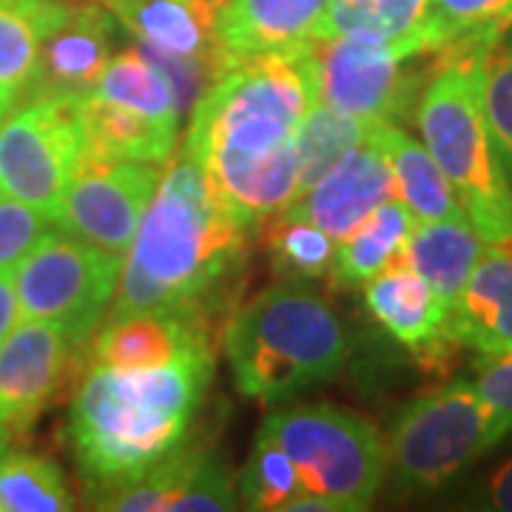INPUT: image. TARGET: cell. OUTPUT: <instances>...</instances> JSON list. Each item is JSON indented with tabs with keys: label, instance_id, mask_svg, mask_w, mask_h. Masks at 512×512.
<instances>
[{
	"label": "cell",
	"instance_id": "e575fe53",
	"mask_svg": "<svg viewBox=\"0 0 512 512\" xmlns=\"http://www.w3.org/2000/svg\"><path fill=\"white\" fill-rule=\"evenodd\" d=\"M52 222L32 205L0 194V274L15 271L20 259L35 248V242Z\"/></svg>",
	"mask_w": 512,
	"mask_h": 512
},
{
	"label": "cell",
	"instance_id": "7402d4cb",
	"mask_svg": "<svg viewBox=\"0 0 512 512\" xmlns=\"http://www.w3.org/2000/svg\"><path fill=\"white\" fill-rule=\"evenodd\" d=\"M481 245L484 239L478 237V231L467 217L416 222L399 259L407 268H413L453 311L476 268L478 256L484 251Z\"/></svg>",
	"mask_w": 512,
	"mask_h": 512
},
{
	"label": "cell",
	"instance_id": "f1b7e54d",
	"mask_svg": "<svg viewBox=\"0 0 512 512\" xmlns=\"http://www.w3.org/2000/svg\"><path fill=\"white\" fill-rule=\"evenodd\" d=\"M265 248L279 279L305 285L322 279L333 268L336 239L325 234L319 225L291 211H276L265 225Z\"/></svg>",
	"mask_w": 512,
	"mask_h": 512
},
{
	"label": "cell",
	"instance_id": "e0dca14e",
	"mask_svg": "<svg viewBox=\"0 0 512 512\" xmlns=\"http://www.w3.org/2000/svg\"><path fill=\"white\" fill-rule=\"evenodd\" d=\"M328 0H228L220 43L228 63L305 49L319 37Z\"/></svg>",
	"mask_w": 512,
	"mask_h": 512
},
{
	"label": "cell",
	"instance_id": "7a4b0ae2",
	"mask_svg": "<svg viewBox=\"0 0 512 512\" xmlns=\"http://www.w3.org/2000/svg\"><path fill=\"white\" fill-rule=\"evenodd\" d=\"M245 225L217 200L191 151L168 163L123 259L111 316L183 311L200 316L242 256Z\"/></svg>",
	"mask_w": 512,
	"mask_h": 512
},
{
	"label": "cell",
	"instance_id": "d590c367",
	"mask_svg": "<svg viewBox=\"0 0 512 512\" xmlns=\"http://www.w3.org/2000/svg\"><path fill=\"white\" fill-rule=\"evenodd\" d=\"M476 390L512 424V348L476 362Z\"/></svg>",
	"mask_w": 512,
	"mask_h": 512
},
{
	"label": "cell",
	"instance_id": "484cf974",
	"mask_svg": "<svg viewBox=\"0 0 512 512\" xmlns=\"http://www.w3.org/2000/svg\"><path fill=\"white\" fill-rule=\"evenodd\" d=\"M92 97L126 106L151 120H160L165 126L180 128L183 120L171 80L140 46H126L111 55L103 74L94 83Z\"/></svg>",
	"mask_w": 512,
	"mask_h": 512
},
{
	"label": "cell",
	"instance_id": "44dd1931",
	"mask_svg": "<svg viewBox=\"0 0 512 512\" xmlns=\"http://www.w3.org/2000/svg\"><path fill=\"white\" fill-rule=\"evenodd\" d=\"M373 137L390 163L396 197L410 208L416 222L467 217L453 185L444 177L427 146L416 143L399 123L387 120H373Z\"/></svg>",
	"mask_w": 512,
	"mask_h": 512
},
{
	"label": "cell",
	"instance_id": "74e56055",
	"mask_svg": "<svg viewBox=\"0 0 512 512\" xmlns=\"http://www.w3.org/2000/svg\"><path fill=\"white\" fill-rule=\"evenodd\" d=\"M484 507L501 512H512V458L504 461L490 478L487 493H484Z\"/></svg>",
	"mask_w": 512,
	"mask_h": 512
},
{
	"label": "cell",
	"instance_id": "4fadbf2b",
	"mask_svg": "<svg viewBox=\"0 0 512 512\" xmlns=\"http://www.w3.org/2000/svg\"><path fill=\"white\" fill-rule=\"evenodd\" d=\"M390 197H396L393 171L382 146L373 137L370 123L365 140L350 148L339 163L325 171L319 183H313L285 211L311 220L339 242Z\"/></svg>",
	"mask_w": 512,
	"mask_h": 512
},
{
	"label": "cell",
	"instance_id": "ffe728a7",
	"mask_svg": "<svg viewBox=\"0 0 512 512\" xmlns=\"http://www.w3.org/2000/svg\"><path fill=\"white\" fill-rule=\"evenodd\" d=\"M83 128H86V148L83 157L94 160H137V163L165 165L177 148L180 128L165 126L146 114L117 106L100 97H80Z\"/></svg>",
	"mask_w": 512,
	"mask_h": 512
},
{
	"label": "cell",
	"instance_id": "ac0fdd59",
	"mask_svg": "<svg viewBox=\"0 0 512 512\" xmlns=\"http://www.w3.org/2000/svg\"><path fill=\"white\" fill-rule=\"evenodd\" d=\"M447 333L478 356L512 348V237L481 251L450 311Z\"/></svg>",
	"mask_w": 512,
	"mask_h": 512
},
{
	"label": "cell",
	"instance_id": "603a6c76",
	"mask_svg": "<svg viewBox=\"0 0 512 512\" xmlns=\"http://www.w3.org/2000/svg\"><path fill=\"white\" fill-rule=\"evenodd\" d=\"M416 228V217L399 197L384 200L359 222L348 237L336 242L333 256V282L339 288H356L384 271L402 254L407 239Z\"/></svg>",
	"mask_w": 512,
	"mask_h": 512
},
{
	"label": "cell",
	"instance_id": "d6a6232c",
	"mask_svg": "<svg viewBox=\"0 0 512 512\" xmlns=\"http://www.w3.org/2000/svg\"><path fill=\"white\" fill-rule=\"evenodd\" d=\"M481 100L498 163L512 185V26L484 52Z\"/></svg>",
	"mask_w": 512,
	"mask_h": 512
},
{
	"label": "cell",
	"instance_id": "2e32d148",
	"mask_svg": "<svg viewBox=\"0 0 512 512\" xmlns=\"http://www.w3.org/2000/svg\"><path fill=\"white\" fill-rule=\"evenodd\" d=\"M365 305L396 342L424 353L427 359H439L447 348L458 345L447 333L450 308L399 256L373 279H367Z\"/></svg>",
	"mask_w": 512,
	"mask_h": 512
},
{
	"label": "cell",
	"instance_id": "8992f818",
	"mask_svg": "<svg viewBox=\"0 0 512 512\" xmlns=\"http://www.w3.org/2000/svg\"><path fill=\"white\" fill-rule=\"evenodd\" d=\"M296 467L302 495L288 510L362 512L387 481V444L365 419L336 404H296L262 421Z\"/></svg>",
	"mask_w": 512,
	"mask_h": 512
},
{
	"label": "cell",
	"instance_id": "8d00e7d4",
	"mask_svg": "<svg viewBox=\"0 0 512 512\" xmlns=\"http://www.w3.org/2000/svg\"><path fill=\"white\" fill-rule=\"evenodd\" d=\"M20 322L18 291H15V271L0 274V345Z\"/></svg>",
	"mask_w": 512,
	"mask_h": 512
},
{
	"label": "cell",
	"instance_id": "8fae6325",
	"mask_svg": "<svg viewBox=\"0 0 512 512\" xmlns=\"http://www.w3.org/2000/svg\"><path fill=\"white\" fill-rule=\"evenodd\" d=\"M163 168L83 157L57 208L55 228L126 259Z\"/></svg>",
	"mask_w": 512,
	"mask_h": 512
},
{
	"label": "cell",
	"instance_id": "f546056e",
	"mask_svg": "<svg viewBox=\"0 0 512 512\" xmlns=\"http://www.w3.org/2000/svg\"><path fill=\"white\" fill-rule=\"evenodd\" d=\"M208 447L194 439H185L180 447H174L168 456L154 461L146 473L128 481L123 487L97 498L100 510H120V512H157L168 510L171 501L180 495L191 473L197 470L202 456Z\"/></svg>",
	"mask_w": 512,
	"mask_h": 512
},
{
	"label": "cell",
	"instance_id": "277c9868",
	"mask_svg": "<svg viewBox=\"0 0 512 512\" xmlns=\"http://www.w3.org/2000/svg\"><path fill=\"white\" fill-rule=\"evenodd\" d=\"M222 350L242 396L279 404L336 379L350 333L319 293L282 282L234 313Z\"/></svg>",
	"mask_w": 512,
	"mask_h": 512
},
{
	"label": "cell",
	"instance_id": "836d02e7",
	"mask_svg": "<svg viewBox=\"0 0 512 512\" xmlns=\"http://www.w3.org/2000/svg\"><path fill=\"white\" fill-rule=\"evenodd\" d=\"M239 507V490L228 467L214 453H205L180 495L171 501V512H228Z\"/></svg>",
	"mask_w": 512,
	"mask_h": 512
},
{
	"label": "cell",
	"instance_id": "4316f807",
	"mask_svg": "<svg viewBox=\"0 0 512 512\" xmlns=\"http://www.w3.org/2000/svg\"><path fill=\"white\" fill-rule=\"evenodd\" d=\"M512 26V0H430L421 26L427 55L444 49H487Z\"/></svg>",
	"mask_w": 512,
	"mask_h": 512
},
{
	"label": "cell",
	"instance_id": "3957f363",
	"mask_svg": "<svg viewBox=\"0 0 512 512\" xmlns=\"http://www.w3.org/2000/svg\"><path fill=\"white\" fill-rule=\"evenodd\" d=\"M211 373V348L140 370L94 365L66 421L74 461L94 490L111 493L180 447Z\"/></svg>",
	"mask_w": 512,
	"mask_h": 512
},
{
	"label": "cell",
	"instance_id": "d4e9b609",
	"mask_svg": "<svg viewBox=\"0 0 512 512\" xmlns=\"http://www.w3.org/2000/svg\"><path fill=\"white\" fill-rule=\"evenodd\" d=\"M427 9L430 0H328L319 37H356L427 55L421 49Z\"/></svg>",
	"mask_w": 512,
	"mask_h": 512
},
{
	"label": "cell",
	"instance_id": "ab89813d",
	"mask_svg": "<svg viewBox=\"0 0 512 512\" xmlns=\"http://www.w3.org/2000/svg\"><path fill=\"white\" fill-rule=\"evenodd\" d=\"M6 424H3V419H0V458H3V453H6Z\"/></svg>",
	"mask_w": 512,
	"mask_h": 512
},
{
	"label": "cell",
	"instance_id": "cb8c5ba5",
	"mask_svg": "<svg viewBox=\"0 0 512 512\" xmlns=\"http://www.w3.org/2000/svg\"><path fill=\"white\" fill-rule=\"evenodd\" d=\"M74 0H0V89L18 103L29 92L40 49Z\"/></svg>",
	"mask_w": 512,
	"mask_h": 512
},
{
	"label": "cell",
	"instance_id": "9c48e42d",
	"mask_svg": "<svg viewBox=\"0 0 512 512\" xmlns=\"http://www.w3.org/2000/svg\"><path fill=\"white\" fill-rule=\"evenodd\" d=\"M123 259L49 228L15 268L20 319H37L86 342L114 299Z\"/></svg>",
	"mask_w": 512,
	"mask_h": 512
},
{
	"label": "cell",
	"instance_id": "ba28073f",
	"mask_svg": "<svg viewBox=\"0 0 512 512\" xmlns=\"http://www.w3.org/2000/svg\"><path fill=\"white\" fill-rule=\"evenodd\" d=\"M86 128L74 97H20L0 123V194L32 205L55 225L83 160Z\"/></svg>",
	"mask_w": 512,
	"mask_h": 512
},
{
	"label": "cell",
	"instance_id": "7c38bea8",
	"mask_svg": "<svg viewBox=\"0 0 512 512\" xmlns=\"http://www.w3.org/2000/svg\"><path fill=\"white\" fill-rule=\"evenodd\" d=\"M77 345L66 330L20 319L0 345V419L6 430H29L57 396Z\"/></svg>",
	"mask_w": 512,
	"mask_h": 512
},
{
	"label": "cell",
	"instance_id": "83f0119b",
	"mask_svg": "<svg viewBox=\"0 0 512 512\" xmlns=\"http://www.w3.org/2000/svg\"><path fill=\"white\" fill-rule=\"evenodd\" d=\"M370 123L373 120H359L316 97L296 134V157H299V194L296 197H302L313 183L325 177L328 168H333L348 154L350 148L362 143Z\"/></svg>",
	"mask_w": 512,
	"mask_h": 512
},
{
	"label": "cell",
	"instance_id": "5b68a950",
	"mask_svg": "<svg viewBox=\"0 0 512 512\" xmlns=\"http://www.w3.org/2000/svg\"><path fill=\"white\" fill-rule=\"evenodd\" d=\"M487 49L433 52V74L421 92L416 123L467 220L484 245H493L512 237V185L484 117L481 60Z\"/></svg>",
	"mask_w": 512,
	"mask_h": 512
},
{
	"label": "cell",
	"instance_id": "d6986e66",
	"mask_svg": "<svg viewBox=\"0 0 512 512\" xmlns=\"http://www.w3.org/2000/svg\"><path fill=\"white\" fill-rule=\"evenodd\" d=\"M211 348L197 313L157 311L111 316L94 336V365L114 370H140L174 362L185 353Z\"/></svg>",
	"mask_w": 512,
	"mask_h": 512
},
{
	"label": "cell",
	"instance_id": "f35d334b",
	"mask_svg": "<svg viewBox=\"0 0 512 512\" xmlns=\"http://www.w3.org/2000/svg\"><path fill=\"white\" fill-rule=\"evenodd\" d=\"M12 106H15V97L0 89V123H3V117L9 114V109H12Z\"/></svg>",
	"mask_w": 512,
	"mask_h": 512
},
{
	"label": "cell",
	"instance_id": "6da1fadb",
	"mask_svg": "<svg viewBox=\"0 0 512 512\" xmlns=\"http://www.w3.org/2000/svg\"><path fill=\"white\" fill-rule=\"evenodd\" d=\"M319 97L311 43L231 63L191 111L185 151L202 165L225 211L245 228L299 194L296 134Z\"/></svg>",
	"mask_w": 512,
	"mask_h": 512
},
{
	"label": "cell",
	"instance_id": "30bf717a",
	"mask_svg": "<svg viewBox=\"0 0 512 512\" xmlns=\"http://www.w3.org/2000/svg\"><path fill=\"white\" fill-rule=\"evenodd\" d=\"M311 57L319 100L359 120L413 117L433 74V55L356 37H316Z\"/></svg>",
	"mask_w": 512,
	"mask_h": 512
},
{
	"label": "cell",
	"instance_id": "5bb4252c",
	"mask_svg": "<svg viewBox=\"0 0 512 512\" xmlns=\"http://www.w3.org/2000/svg\"><path fill=\"white\" fill-rule=\"evenodd\" d=\"M117 18L100 0H74L66 18L43 40L29 94L86 97L114 55Z\"/></svg>",
	"mask_w": 512,
	"mask_h": 512
},
{
	"label": "cell",
	"instance_id": "1f68e13d",
	"mask_svg": "<svg viewBox=\"0 0 512 512\" xmlns=\"http://www.w3.org/2000/svg\"><path fill=\"white\" fill-rule=\"evenodd\" d=\"M302 495L296 467L282 444L259 427L251 456L239 473V498L248 510H288Z\"/></svg>",
	"mask_w": 512,
	"mask_h": 512
},
{
	"label": "cell",
	"instance_id": "4dcf8cb0",
	"mask_svg": "<svg viewBox=\"0 0 512 512\" xmlns=\"http://www.w3.org/2000/svg\"><path fill=\"white\" fill-rule=\"evenodd\" d=\"M74 498L60 467L29 453L0 458V512H66Z\"/></svg>",
	"mask_w": 512,
	"mask_h": 512
},
{
	"label": "cell",
	"instance_id": "9a60e30c",
	"mask_svg": "<svg viewBox=\"0 0 512 512\" xmlns=\"http://www.w3.org/2000/svg\"><path fill=\"white\" fill-rule=\"evenodd\" d=\"M137 43L197 57L225 72L231 63L222 52L220 20L228 0H100Z\"/></svg>",
	"mask_w": 512,
	"mask_h": 512
},
{
	"label": "cell",
	"instance_id": "52a82bcc",
	"mask_svg": "<svg viewBox=\"0 0 512 512\" xmlns=\"http://www.w3.org/2000/svg\"><path fill=\"white\" fill-rule=\"evenodd\" d=\"M512 424L473 382L444 384L407 402L387 433V473L399 493H433L490 453Z\"/></svg>",
	"mask_w": 512,
	"mask_h": 512
}]
</instances>
